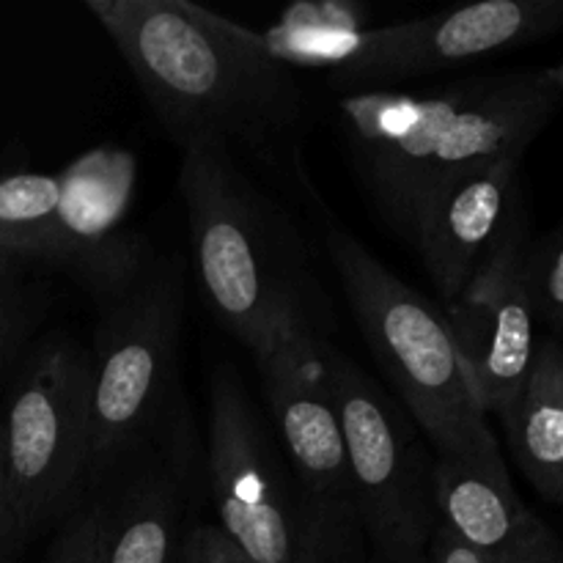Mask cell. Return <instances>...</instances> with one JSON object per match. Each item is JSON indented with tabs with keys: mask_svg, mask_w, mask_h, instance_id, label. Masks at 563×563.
<instances>
[{
	"mask_svg": "<svg viewBox=\"0 0 563 563\" xmlns=\"http://www.w3.org/2000/svg\"><path fill=\"white\" fill-rule=\"evenodd\" d=\"M548 75H550V80L555 82V88H559L561 97H563V60L559 66H553V69H548Z\"/></svg>",
	"mask_w": 563,
	"mask_h": 563,
	"instance_id": "cell-26",
	"label": "cell"
},
{
	"mask_svg": "<svg viewBox=\"0 0 563 563\" xmlns=\"http://www.w3.org/2000/svg\"><path fill=\"white\" fill-rule=\"evenodd\" d=\"M522 157H504L440 187L421 207L407 240L443 302L454 300L504 242L520 214Z\"/></svg>",
	"mask_w": 563,
	"mask_h": 563,
	"instance_id": "cell-12",
	"label": "cell"
},
{
	"mask_svg": "<svg viewBox=\"0 0 563 563\" xmlns=\"http://www.w3.org/2000/svg\"><path fill=\"white\" fill-rule=\"evenodd\" d=\"M60 179L58 220L69 247V269L93 289L119 297L137 278L130 245L113 229L130 201L132 163L124 152L99 148L77 159Z\"/></svg>",
	"mask_w": 563,
	"mask_h": 563,
	"instance_id": "cell-14",
	"label": "cell"
},
{
	"mask_svg": "<svg viewBox=\"0 0 563 563\" xmlns=\"http://www.w3.org/2000/svg\"><path fill=\"white\" fill-rule=\"evenodd\" d=\"M179 187L203 295L225 330L256 355L275 319L311 311L306 269L275 209L236 168L225 141L185 143Z\"/></svg>",
	"mask_w": 563,
	"mask_h": 563,
	"instance_id": "cell-4",
	"label": "cell"
},
{
	"mask_svg": "<svg viewBox=\"0 0 563 563\" xmlns=\"http://www.w3.org/2000/svg\"><path fill=\"white\" fill-rule=\"evenodd\" d=\"M563 27V0H482L454 11L366 27L355 53L328 71L335 88H374L539 42Z\"/></svg>",
	"mask_w": 563,
	"mask_h": 563,
	"instance_id": "cell-10",
	"label": "cell"
},
{
	"mask_svg": "<svg viewBox=\"0 0 563 563\" xmlns=\"http://www.w3.org/2000/svg\"><path fill=\"white\" fill-rule=\"evenodd\" d=\"M346 517L352 515L313 509V515H308L306 553L297 563H350L344 559V550H339Z\"/></svg>",
	"mask_w": 563,
	"mask_h": 563,
	"instance_id": "cell-21",
	"label": "cell"
},
{
	"mask_svg": "<svg viewBox=\"0 0 563 563\" xmlns=\"http://www.w3.org/2000/svg\"><path fill=\"white\" fill-rule=\"evenodd\" d=\"M91 357L69 344L33 357L3 416L9 528L58 515L88 476Z\"/></svg>",
	"mask_w": 563,
	"mask_h": 563,
	"instance_id": "cell-7",
	"label": "cell"
},
{
	"mask_svg": "<svg viewBox=\"0 0 563 563\" xmlns=\"http://www.w3.org/2000/svg\"><path fill=\"white\" fill-rule=\"evenodd\" d=\"M423 563H489V561L484 559L476 548H471L460 533H454L449 526H443V522L438 520V526H434L432 531V539H429L427 559H423Z\"/></svg>",
	"mask_w": 563,
	"mask_h": 563,
	"instance_id": "cell-24",
	"label": "cell"
},
{
	"mask_svg": "<svg viewBox=\"0 0 563 563\" xmlns=\"http://www.w3.org/2000/svg\"><path fill=\"white\" fill-rule=\"evenodd\" d=\"M22 256L0 251V357L9 352L16 341L22 322V295L20 278H16V264Z\"/></svg>",
	"mask_w": 563,
	"mask_h": 563,
	"instance_id": "cell-22",
	"label": "cell"
},
{
	"mask_svg": "<svg viewBox=\"0 0 563 563\" xmlns=\"http://www.w3.org/2000/svg\"><path fill=\"white\" fill-rule=\"evenodd\" d=\"M181 322L179 262L137 275L104 317L91 357L88 476H104L157 418Z\"/></svg>",
	"mask_w": 563,
	"mask_h": 563,
	"instance_id": "cell-6",
	"label": "cell"
},
{
	"mask_svg": "<svg viewBox=\"0 0 563 563\" xmlns=\"http://www.w3.org/2000/svg\"><path fill=\"white\" fill-rule=\"evenodd\" d=\"M9 528V471H5L3 416H0V531Z\"/></svg>",
	"mask_w": 563,
	"mask_h": 563,
	"instance_id": "cell-25",
	"label": "cell"
},
{
	"mask_svg": "<svg viewBox=\"0 0 563 563\" xmlns=\"http://www.w3.org/2000/svg\"><path fill=\"white\" fill-rule=\"evenodd\" d=\"M526 289L533 319L548 324L550 335L563 333V225L526 253Z\"/></svg>",
	"mask_w": 563,
	"mask_h": 563,
	"instance_id": "cell-19",
	"label": "cell"
},
{
	"mask_svg": "<svg viewBox=\"0 0 563 563\" xmlns=\"http://www.w3.org/2000/svg\"><path fill=\"white\" fill-rule=\"evenodd\" d=\"M528 220L517 218L471 284L443 302L462 366L484 416L504 421L537 355V319L526 289Z\"/></svg>",
	"mask_w": 563,
	"mask_h": 563,
	"instance_id": "cell-11",
	"label": "cell"
},
{
	"mask_svg": "<svg viewBox=\"0 0 563 563\" xmlns=\"http://www.w3.org/2000/svg\"><path fill=\"white\" fill-rule=\"evenodd\" d=\"M330 350L311 311H289L275 319L253 357L269 416L313 509L355 517Z\"/></svg>",
	"mask_w": 563,
	"mask_h": 563,
	"instance_id": "cell-8",
	"label": "cell"
},
{
	"mask_svg": "<svg viewBox=\"0 0 563 563\" xmlns=\"http://www.w3.org/2000/svg\"><path fill=\"white\" fill-rule=\"evenodd\" d=\"M209 473L218 528L253 563H297L308 517L295 511L273 443L242 385L218 374L209 407Z\"/></svg>",
	"mask_w": 563,
	"mask_h": 563,
	"instance_id": "cell-9",
	"label": "cell"
},
{
	"mask_svg": "<svg viewBox=\"0 0 563 563\" xmlns=\"http://www.w3.org/2000/svg\"><path fill=\"white\" fill-rule=\"evenodd\" d=\"M110 528H113V511L108 506L77 511L55 542L47 563H104Z\"/></svg>",
	"mask_w": 563,
	"mask_h": 563,
	"instance_id": "cell-20",
	"label": "cell"
},
{
	"mask_svg": "<svg viewBox=\"0 0 563 563\" xmlns=\"http://www.w3.org/2000/svg\"><path fill=\"white\" fill-rule=\"evenodd\" d=\"M181 563H253L220 531L218 526H198L181 548Z\"/></svg>",
	"mask_w": 563,
	"mask_h": 563,
	"instance_id": "cell-23",
	"label": "cell"
},
{
	"mask_svg": "<svg viewBox=\"0 0 563 563\" xmlns=\"http://www.w3.org/2000/svg\"><path fill=\"white\" fill-rule=\"evenodd\" d=\"M58 207V176L31 170L0 176V251L69 267Z\"/></svg>",
	"mask_w": 563,
	"mask_h": 563,
	"instance_id": "cell-17",
	"label": "cell"
},
{
	"mask_svg": "<svg viewBox=\"0 0 563 563\" xmlns=\"http://www.w3.org/2000/svg\"><path fill=\"white\" fill-rule=\"evenodd\" d=\"M324 247L368 350L438 456L500 460L443 308L390 273L350 231L330 225Z\"/></svg>",
	"mask_w": 563,
	"mask_h": 563,
	"instance_id": "cell-3",
	"label": "cell"
},
{
	"mask_svg": "<svg viewBox=\"0 0 563 563\" xmlns=\"http://www.w3.org/2000/svg\"><path fill=\"white\" fill-rule=\"evenodd\" d=\"M179 500L174 484L165 478L143 482L119 511H113L104 563H170Z\"/></svg>",
	"mask_w": 563,
	"mask_h": 563,
	"instance_id": "cell-18",
	"label": "cell"
},
{
	"mask_svg": "<svg viewBox=\"0 0 563 563\" xmlns=\"http://www.w3.org/2000/svg\"><path fill=\"white\" fill-rule=\"evenodd\" d=\"M86 9L179 146L218 137L256 148L300 119V86L262 33L187 0H86Z\"/></svg>",
	"mask_w": 563,
	"mask_h": 563,
	"instance_id": "cell-1",
	"label": "cell"
},
{
	"mask_svg": "<svg viewBox=\"0 0 563 563\" xmlns=\"http://www.w3.org/2000/svg\"><path fill=\"white\" fill-rule=\"evenodd\" d=\"M438 520L489 563H563V542L520 500L504 460H434Z\"/></svg>",
	"mask_w": 563,
	"mask_h": 563,
	"instance_id": "cell-13",
	"label": "cell"
},
{
	"mask_svg": "<svg viewBox=\"0 0 563 563\" xmlns=\"http://www.w3.org/2000/svg\"><path fill=\"white\" fill-rule=\"evenodd\" d=\"M506 438L528 482L563 506V341H537L531 374L504 418Z\"/></svg>",
	"mask_w": 563,
	"mask_h": 563,
	"instance_id": "cell-15",
	"label": "cell"
},
{
	"mask_svg": "<svg viewBox=\"0 0 563 563\" xmlns=\"http://www.w3.org/2000/svg\"><path fill=\"white\" fill-rule=\"evenodd\" d=\"M561 99L542 69L482 77L423 99L352 93L339 110L368 190L407 236L440 187L493 159L522 157Z\"/></svg>",
	"mask_w": 563,
	"mask_h": 563,
	"instance_id": "cell-2",
	"label": "cell"
},
{
	"mask_svg": "<svg viewBox=\"0 0 563 563\" xmlns=\"http://www.w3.org/2000/svg\"><path fill=\"white\" fill-rule=\"evenodd\" d=\"M330 368L355 520L388 563H423L438 526L434 460L377 385L335 346Z\"/></svg>",
	"mask_w": 563,
	"mask_h": 563,
	"instance_id": "cell-5",
	"label": "cell"
},
{
	"mask_svg": "<svg viewBox=\"0 0 563 563\" xmlns=\"http://www.w3.org/2000/svg\"><path fill=\"white\" fill-rule=\"evenodd\" d=\"M368 11L357 3H295L262 33L264 47L284 66H322L333 71L352 58L357 36L368 25Z\"/></svg>",
	"mask_w": 563,
	"mask_h": 563,
	"instance_id": "cell-16",
	"label": "cell"
}]
</instances>
